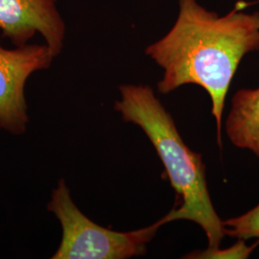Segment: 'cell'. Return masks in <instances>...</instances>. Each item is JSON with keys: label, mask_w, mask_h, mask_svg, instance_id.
I'll list each match as a JSON object with an SVG mask.
<instances>
[{"label": "cell", "mask_w": 259, "mask_h": 259, "mask_svg": "<svg viewBox=\"0 0 259 259\" xmlns=\"http://www.w3.org/2000/svg\"><path fill=\"white\" fill-rule=\"evenodd\" d=\"M245 5L239 1L228 15L218 17L196 0H180L175 25L146 48V54L164 69L157 83L159 93L193 83L209 94L220 145L223 110L232 78L243 57L259 49V12L244 13Z\"/></svg>", "instance_id": "obj_1"}, {"label": "cell", "mask_w": 259, "mask_h": 259, "mask_svg": "<svg viewBox=\"0 0 259 259\" xmlns=\"http://www.w3.org/2000/svg\"><path fill=\"white\" fill-rule=\"evenodd\" d=\"M114 110L123 120L138 125L154 145L171 185L183 204L177 220H188L205 232L209 248L220 247L226 235L223 221L213 206L205 181L202 156L185 145L171 114L149 85L123 84Z\"/></svg>", "instance_id": "obj_2"}, {"label": "cell", "mask_w": 259, "mask_h": 259, "mask_svg": "<svg viewBox=\"0 0 259 259\" xmlns=\"http://www.w3.org/2000/svg\"><path fill=\"white\" fill-rule=\"evenodd\" d=\"M47 210L62 227V239L52 259H126L144 255L157 230L177 220L172 209L157 222L134 232H113L87 217L74 204L64 179L52 191Z\"/></svg>", "instance_id": "obj_3"}, {"label": "cell", "mask_w": 259, "mask_h": 259, "mask_svg": "<svg viewBox=\"0 0 259 259\" xmlns=\"http://www.w3.org/2000/svg\"><path fill=\"white\" fill-rule=\"evenodd\" d=\"M55 58L46 44L13 49L0 45V130L15 136L26 132L25 84L33 73L49 68Z\"/></svg>", "instance_id": "obj_4"}, {"label": "cell", "mask_w": 259, "mask_h": 259, "mask_svg": "<svg viewBox=\"0 0 259 259\" xmlns=\"http://www.w3.org/2000/svg\"><path fill=\"white\" fill-rule=\"evenodd\" d=\"M0 30L15 47L39 34L56 57L64 47L65 24L57 0H0Z\"/></svg>", "instance_id": "obj_5"}, {"label": "cell", "mask_w": 259, "mask_h": 259, "mask_svg": "<svg viewBox=\"0 0 259 259\" xmlns=\"http://www.w3.org/2000/svg\"><path fill=\"white\" fill-rule=\"evenodd\" d=\"M226 132L233 145L250 150L259 157V88L234 94Z\"/></svg>", "instance_id": "obj_6"}, {"label": "cell", "mask_w": 259, "mask_h": 259, "mask_svg": "<svg viewBox=\"0 0 259 259\" xmlns=\"http://www.w3.org/2000/svg\"><path fill=\"white\" fill-rule=\"evenodd\" d=\"M223 224L226 234L232 237L243 240L251 238L259 240V204L243 215L223 221Z\"/></svg>", "instance_id": "obj_7"}, {"label": "cell", "mask_w": 259, "mask_h": 259, "mask_svg": "<svg viewBox=\"0 0 259 259\" xmlns=\"http://www.w3.org/2000/svg\"><path fill=\"white\" fill-rule=\"evenodd\" d=\"M246 240L239 239L233 246L227 248V249H220L218 248H207L204 250H197L191 252L187 255L184 256L185 258H198V259H227V258H248L250 253L256 248L259 244V240L248 246L246 244Z\"/></svg>", "instance_id": "obj_8"}]
</instances>
